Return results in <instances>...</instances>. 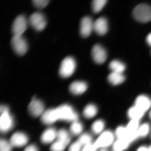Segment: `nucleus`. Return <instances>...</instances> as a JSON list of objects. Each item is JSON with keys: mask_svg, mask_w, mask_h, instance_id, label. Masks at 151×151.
<instances>
[{"mask_svg": "<svg viewBox=\"0 0 151 151\" xmlns=\"http://www.w3.org/2000/svg\"><path fill=\"white\" fill-rule=\"evenodd\" d=\"M57 120L73 122L78 121V114L70 105L65 104L55 109Z\"/></svg>", "mask_w": 151, "mask_h": 151, "instance_id": "f257e3e1", "label": "nucleus"}, {"mask_svg": "<svg viewBox=\"0 0 151 151\" xmlns=\"http://www.w3.org/2000/svg\"><path fill=\"white\" fill-rule=\"evenodd\" d=\"M133 17L140 22H147L151 21V7L146 4H140L133 11Z\"/></svg>", "mask_w": 151, "mask_h": 151, "instance_id": "f03ea898", "label": "nucleus"}, {"mask_svg": "<svg viewBox=\"0 0 151 151\" xmlns=\"http://www.w3.org/2000/svg\"><path fill=\"white\" fill-rule=\"evenodd\" d=\"M76 68V62L72 57L65 58L60 63L59 75L63 78L70 77L74 73Z\"/></svg>", "mask_w": 151, "mask_h": 151, "instance_id": "7ed1b4c3", "label": "nucleus"}, {"mask_svg": "<svg viewBox=\"0 0 151 151\" xmlns=\"http://www.w3.org/2000/svg\"><path fill=\"white\" fill-rule=\"evenodd\" d=\"M115 134L110 130L104 131L94 143L97 149H107L111 146H113L115 142Z\"/></svg>", "mask_w": 151, "mask_h": 151, "instance_id": "20e7f679", "label": "nucleus"}, {"mask_svg": "<svg viewBox=\"0 0 151 151\" xmlns=\"http://www.w3.org/2000/svg\"><path fill=\"white\" fill-rule=\"evenodd\" d=\"M11 43L14 51L19 56H23L27 51V43L22 35L13 36Z\"/></svg>", "mask_w": 151, "mask_h": 151, "instance_id": "39448f33", "label": "nucleus"}, {"mask_svg": "<svg viewBox=\"0 0 151 151\" xmlns=\"http://www.w3.org/2000/svg\"><path fill=\"white\" fill-rule=\"evenodd\" d=\"M29 24L37 31L43 30L46 25V19L44 15L39 12L32 14L28 20Z\"/></svg>", "mask_w": 151, "mask_h": 151, "instance_id": "423d86ee", "label": "nucleus"}, {"mask_svg": "<svg viewBox=\"0 0 151 151\" xmlns=\"http://www.w3.org/2000/svg\"><path fill=\"white\" fill-rule=\"evenodd\" d=\"M28 21L25 17L20 15L16 18L12 26V32L13 36L22 35L27 28Z\"/></svg>", "mask_w": 151, "mask_h": 151, "instance_id": "0eeeda50", "label": "nucleus"}, {"mask_svg": "<svg viewBox=\"0 0 151 151\" xmlns=\"http://www.w3.org/2000/svg\"><path fill=\"white\" fill-rule=\"evenodd\" d=\"M114 134L117 139L125 140L131 144L139 138L137 132H130L127 129V127L123 126L117 127Z\"/></svg>", "mask_w": 151, "mask_h": 151, "instance_id": "6e6552de", "label": "nucleus"}, {"mask_svg": "<svg viewBox=\"0 0 151 151\" xmlns=\"http://www.w3.org/2000/svg\"><path fill=\"white\" fill-rule=\"evenodd\" d=\"M91 55L92 59L97 64H102L106 61L107 53L105 49L100 45H95L92 47Z\"/></svg>", "mask_w": 151, "mask_h": 151, "instance_id": "1a4fd4ad", "label": "nucleus"}, {"mask_svg": "<svg viewBox=\"0 0 151 151\" xmlns=\"http://www.w3.org/2000/svg\"><path fill=\"white\" fill-rule=\"evenodd\" d=\"M28 109L32 116L35 117H39L42 116L44 113V105L41 100L34 97L29 105Z\"/></svg>", "mask_w": 151, "mask_h": 151, "instance_id": "9d476101", "label": "nucleus"}, {"mask_svg": "<svg viewBox=\"0 0 151 151\" xmlns=\"http://www.w3.org/2000/svg\"><path fill=\"white\" fill-rule=\"evenodd\" d=\"M92 20L89 17L86 16L82 18L80 22V33L82 37H88L93 30Z\"/></svg>", "mask_w": 151, "mask_h": 151, "instance_id": "9b49d317", "label": "nucleus"}, {"mask_svg": "<svg viewBox=\"0 0 151 151\" xmlns=\"http://www.w3.org/2000/svg\"><path fill=\"white\" fill-rule=\"evenodd\" d=\"M14 122L9 112L1 114L0 119V129L2 133H6L12 129Z\"/></svg>", "mask_w": 151, "mask_h": 151, "instance_id": "f8f14e48", "label": "nucleus"}, {"mask_svg": "<svg viewBox=\"0 0 151 151\" xmlns=\"http://www.w3.org/2000/svg\"><path fill=\"white\" fill-rule=\"evenodd\" d=\"M28 141V137L26 134L21 132H17L11 137L9 142L13 147H20L25 145Z\"/></svg>", "mask_w": 151, "mask_h": 151, "instance_id": "ddd939ff", "label": "nucleus"}, {"mask_svg": "<svg viewBox=\"0 0 151 151\" xmlns=\"http://www.w3.org/2000/svg\"><path fill=\"white\" fill-rule=\"evenodd\" d=\"M108 30L107 20L104 17H100L96 20L93 24V30L99 35H104Z\"/></svg>", "mask_w": 151, "mask_h": 151, "instance_id": "4468645a", "label": "nucleus"}, {"mask_svg": "<svg viewBox=\"0 0 151 151\" xmlns=\"http://www.w3.org/2000/svg\"><path fill=\"white\" fill-rule=\"evenodd\" d=\"M134 106L145 113L150 108L151 100L147 95H139L135 100Z\"/></svg>", "mask_w": 151, "mask_h": 151, "instance_id": "2eb2a0df", "label": "nucleus"}, {"mask_svg": "<svg viewBox=\"0 0 151 151\" xmlns=\"http://www.w3.org/2000/svg\"><path fill=\"white\" fill-rule=\"evenodd\" d=\"M87 89V84L83 81H73L70 84L69 86V91L74 95H79L83 94Z\"/></svg>", "mask_w": 151, "mask_h": 151, "instance_id": "dca6fc26", "label": "nucleus"}, {"mask_svg": "<svg viewBox=\"0 0 151 151\" xmlns=\"http://www.w3.org/2000/svg\"><path fill=\"white\" fill-rule=\"evenodd\" d=\"M57 132L53 128H49L44 131L41 136L40 139L44 144L52 142L57 137Z\"/></svg>", "mask_w": 151, "mask_h": 151, "instance_id": "f3484780", "label": "nucleus"}, {"mask_svg": "<svg viewBox=\"0 0 151 151\" xmlns=\"http://www.w3.org/2000/svg\"><path fill=\"white\" fill-rule=\"evenodd\" d=\"M41 120L43 124L47 125H51L57 121L54 109H50L45 111L41 117Z\"/></svg>", "mask_w": 151, "mask_h": 151, "instance_id": "a211bd4d", "label": "nucleus"}, {"mask_svg": "<svg viewBox=\"0 0 151 151\" xmlns=\"http://www.w3.org/2000/svg\"><path fill=\"white\" fill-rule=\"evenodd\" d=\"M145 113L134 105L128 110L127 115L130 120L140 121L145 115Z\"/></svg>", "mask_w": 151, "mask_h": 151, "instance_id": "6ab92c4d", "label": "nucleus"}, {"mask_svg": "<svg viewBox=\"0 0 151 151\" xmlns=\"http://www.w3.org/2000/svg\"><path fill=\"white\" fill-rule=\"evenodd\" d=\"M108 81L112 85H118L122 84L125 80V77L123 73L112 72L108 75Z\"/></svg>", "mask_w": 151, "mask_h": 151, "instance_id": "aec40b11", "label": "nucleus"}, {"mask_svg": "<svg viewBox=\"0 0 151 151\" xmlns=\"http://www.w3.org/2000/svg\"><path fill=\"white\" fill-rule=\"evenodd\" d=\"M98 113V108L96 105L89 104L86 105L83 111V115L87 119L94 118Z\"/></svg>", "mask_w": 151, "mask_h": 151, "instance_id": "412c9836", "label": "nucleus"}, {"mask_svg": "<svg viewBox=\"0 0 151 151\" xmlns=\"http://www.w3.org/2000/svg\"><path fill=\"white\" fill-rule=\"evenodd\" d=\"M131 143L127 140L117 139L112 146L113 151H124L129 147Z\"/></svg>", "mask_w": 151, "mask_h": 151, "instance_id": "4be33fe9", "label": "nucleus"}, {"mask_svg": "<svg viewBox=\"0 0 151 151\" xmlns=\"http://www.w3.org/2000/svg\"><path fill=\"white\" fill-rule=\"evenodd\" d=\"M109 67L112 72L123 73L126 69V65L119 60H112L109 64Z\"/></svg>", "mask_w": 151, "mask_h": 151, "instance_id": "5701e85b", "label": "nucleus"}, {"mask_svg": "<svg viewBox=\"0 0 151 151\" xmlns=\"http://www.w3.org/2000/svg\"><path fill=\"white\" fill-rule=\"evenodd\" d=\"M105 122L102 119L96 120L92 124L91 129L92 132L95 134H102L105 129Z\"/></svg>", "mask_w": 151, "mask_h": 151, "instance_id": "b1692460", "label": "nucleus"}, {"mask_svg": "<svg viewBox=\"0 0 151 151\" xmlns=\"http://www.w3.org/2000/svg\"><path fill=\"white\" fill-rule=\"evenodd\" d=\"M57 140L62 141L68 145L70 142V137L68 132L65 129H61L58 131Z\"/></svg>", "mask_w": 151, "mask_h": 151, "instance_id": "393cba45", "label": "nucleus"}, {"mask_svg": "<svg viewBox=\"0 0 151 151\" xmlns=\"http://www.w3.org/2000/svg\"><path fill=\"white\" fill-rule=\"evenodd\" d=\"M150 126L148 123H144L140 126L137 131L139 138H144L147 137L150 131Z\"/></svg>", "mask_w": 151, "mask_h": 151, "instance_id": "a878e982", "label": "nucleus"}, {"mask_svg": "<svg viewBox=\"0 0 151 151\" xmlns=\"http://www.w3.org/2000/svg\"><path fill=\"white\" fill-rule=\"evenodd\" d=\"M83 130L82 124L78 121L73 122L70 125V131L71 134L75 136L80 134Z\"/></svg>", "mask_w": 151, "mask_h": 151, "instance_id": "bb28decb", "label": "nucleus"}, {"mask_svg": "<svg viewBox=\"0 0 151 151\" xmlns=\"http://www.w3.org/2000/svg\"><path fill=\"white\" fill-rule=\"evenodd\" d=\"M107 2L106 0H94L92 3V9L93 12L97 13L99 12L105 6Z\"/></svg>", "mask_w": 151, "mask_h": 151, "instance_id": "cd10ccee", "label": "nucleus"}, {"mask_svg": "<svg viewBox=\"0 0 151 151\" xmlns=\"http://www.w3.org/2000/svg\"><path fill=\"white\" fill-rule=\"evenodd\" d=\"M77 141L80 143L81 146L84 147L92 144V137L90 134L84 133L79 137Z\"/></svg>", "mask_w": 151, "mask_h": 151, "instance_id": "c85d7f7f", "label": "nucleus"}, {"mask_svg": "<svg viewBox=\"0 0 151 151\" xmlns=\"http://www.w3.org/2000/svg\"><path fill=\"white\" fill-rule=\"evenodd\" d=\"M68 145L62 141L57 140L52 143L50 148V151H63Z\"/></svg>", "mask_w": 151, "mask_h": 151, "instance_id": "c756f323", "label": "nucleus"}, {"mask_svg": "<svg viewBox=\"0 0 151 151\" xmlns=\"http://www.w3.org/2000/svg\"><path fill=\"white\" fill-rule=\"evenodd\" d=\"M139 121L135 120H130L129 122L128 123L127 126V129L131 132H137L138 129L139 127Z\"/></svg>", "mask_w": 151, "mask_h": 151, "instance_id": "7c9ffc66", "label": "nucleus"}, {"mask_svg": "<svg viewBox=\"0 0 151 151\" xmlns=\"http://www.w3.org/2000/svg\"><path fill=\"white\" fill-rule=\"evenodd\" d=\"M12 145L10 142L5 139H1L0 140V151H12Z\"/></svg>", "mask_w": 151, "mask_h": 151, "instance_id": "2f4dec72", "label": "nucleus"}, {"mask_svg": "<svg viewBox=\"0 0 151 151\" xmlns=\"http://www.w3.org/2000/svg\"><path fill=\"white\" fill-rule=\"evenodd\" d=\"M50 1L48 0H33L32 1L33 4L38 9H42L44 8L47 6Z\"/></svg>", "mask_w": 151, "mask_h": 151, "instance_id": "473e14b6", "label": "nucleus"}, {"mask_svg": "<svg viewBox=\"0 0 151 151\" xmlns=\"http://www.w3.org/2000/svg\"><path fill=\"white\" fill-rule=\"evenodd\" d=\"M81 147L82 146L80 143L78 141H76L70 145L68 151H81Z\"/></svg>", "mask_w": 151, "mask_h": 151, "instance_id": "72a5a7b5", "label": "nucleus"}, {"mask_svg": "<svg viewBox=\"0 0 151 151\" xmlns=\"http://www.w3.org/2000/svg\"><path fill=\"white\" fill-rule=\"evenodd\" d=\"M97 149L94 145V144H89L84 146L81 151H97Z\"/></svg>", "mask_w": 151, "mask_h": 151, "instance_id": "f704fd0d", "label": "nucleus"}, {"mask_svg": "<svg viewBox=\"0 0 151 151\" xmlns=\"http://www.w3.org/2000/svg\"><path fill=\"white\" fill-rule=\"evenodd\" d=\"M24 151H39L37 147L33 145L27 146Z\"/></svg>", "mask_w": 151, "mask_h": 151, "instance_id": "c9c22d12", "label": "nucleus"}, {"mask_svg": "<svg viewBox=\"0 0 151 151\" xmlns=\"http://www.w3.org/2000/svg\"><path fill=\"white\" fill-rule=\"evenodd\" d=\"M9 112V109L5 105H1L0 108V113L1 114Z\"/></svg>", "mask_w": 151, "mask_h": 151, "instance_id": "e433bc0d", "label": "nucleus"}, {"mask_svg": "<svg viewBox=\"0 0 151 151\" xmlns=\"http://www.w3.org/2000/svg\"><path fill=\"white\" fill-rule=\"evenodd\" d=\"M136 151H149L148 147L145 146H142L138 148Z\"/></svg>", "mask_w": 151, "mask_h": 151, "instance_id": "4c0bfd02", "label": "nucleus"}, {"mask_svg": "<svg viewBox=\"0 0 151 151\" xmlns=\"http://www.w3.org/2000/svg\"><path fill=\"white\" fill-rule=\"evenodd\" d=\"M146 41L149 45L151 46V33L149 34L146 38Z\"/></svg>", "mask_w": 151, "mask_h": 151, "instance_id": "58836bf2", "label": "nucleus"}, {"mask_svg": "<svg viewBox=\"0 0 151 151\" xmlns=\"http://www.w3.org/2000/svg\"><path fill=\"white\" fill-rule=\"evenodd\" d=\"M99 151H108V150H107L106 149H100V150H99Z\"/></svg>", "mask_w": 151, "mask_h": 151, "instance_id": "ea45409f", "label": "nucleus"}, {"mask_svg": "<svg viewBox=\"0 0 151 151\" xmlns=\"http://www.w3.org/2000/svg\"><path fill=\"white\" fill-rule=\"evenodd\" d=\"M149 151H151V145L148 147Z\"/></svg>", "mask_w": 151, "mask_h": 151, "instance_id": "a19ab883", "label": "nucleus"}, {"mask_svg": "<svg viewBox=\"0 0 151 151\" xmlns=\"http://www.w3.org/2000/svg\"><path fill=\"white\" fill-rule=\"evenodd\" d=\"M150 119H151V111H150Z\"/></svg>", "mask_w": 151, "mask_h": 151, "instance_id": "79ce46f5", "label": "nucleus"}]
</instances>
